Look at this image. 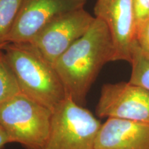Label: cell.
<instances>
[{
    "mask_svg": "<svg viewBox=\"0 0 149 149\" xmlns=\"http://www.w3.org/2000/svg\"><path fill=\"white\" fill-rule=\"evenodd\" d=\"M110 61H115L111 33L106 24L95 17L87 32L55 61L53 66L66 97L84 106L100 70Z\"/></svg>",
    "mask_w": 149,
    "mask_h": 149,
    "instance_id": "cell-1",
    "label": "cell"
},
{
    "mask_svg": "<svg viewBox=\"0 0 149 149\" xmlns=\"http://www.w3.org/2000/svg\"><path fill=\"white\" fill-rule=\"evenodd\" d=\"M102 124L88 109L66 97L53 110L44 149H95Z\"/></svg>",
    "mask_w": 149,
    "mask_h": 149,
    "instance_id": "cell-4",
    "label": "cell"
},
{
    "mask_svg": "<svg viewBox=\"0 0 149 149\" xmlns=\"http://www.w3.org/2000/svg\"><path fill=\"white\" fill-rule=\"evenodd\" d=\"M53 111L22 93L0 105V124L11 143L26 149H44Z\"/></svg>",
    "mask_w": 149,
    "mask_h": 149,
    "instance_id": "cell-3",
    "label": "cell"
},
{
    "mask_svg": "<svg viewBox=\"0 0 149 149\" xmlns=\"http://www.w3.org/2000/svg\"><path fill=\"white\" fill-rule=\"evenodd\" d=\"M86 0H22L8 43L29 42L46 24L60 15L84 8Z\"/></svg>",
    "mask_w": 149,
    "mask_h": 149,
    "instance_id": "cell-8",
    "label": "cell"
},
{
    "mask_svg": "<svg viewBox=\"0 0 149 149\" xmlns=\"http://www.w3.org/2000/svg\"><path fill=\"white\" fill-rule=\"evenodd\" d=\"M22 3V0H0V48L8 43Z\"/></svg>",
    "mask_w": 149,
    "mask_h": 149,
    "instance_id": "cell-11",
    "label": "cell"
},
{
    "mask_svg": "<svg viewBox=\"0 0 149 149\" xmlns=\"http://www.w3.org/2000/svg\"><path fill=\"white\" fill-rule=\"evenodd\" d=\"M95 113L100 118H117L149 124V91L129 81L105 84Z\"/></svg>",
    "mask_w": 149,
    "mask_h": 149,
    "instance_id": "cell-6",
    "label": "cell"
},
{
    "mask_svg": "<svg viewBox=\"0 0 149 149\" xmlns=\"http://www.w3.org/2000/svg\"><path fill=\"white\" fill-rule=\"evenodd\" d=\"M133 4L137 29L149 19V0H133Z\"/></svg>",
    "mask_w": 149,
    "mask_h": 149,
    "instance_id": "cell-14",
    "label": "cell"
},
{
    "mask_svg": "<svg viewBox=\"0 0 149 149\" xmlns=\"http://www.w3.org/2000/svg\"><path fill=\"white\" fill-rule=\"evenodd\" d=\"M95 19L84 8L68 11L46 24L29 42L53 65L68 48L87 32Z\"/></svg>",
    "mask_w": 149,
    "mask_h": 149,
    "instance_id": "cell-5",
    "label": "cell"
},
{
    "mask_svg": "<svg viewBox=\"0 0 149 149\" xmlns=\"http://www.w3.org/2000/svg\"><path fill=\"white\" fill-rule=\"evenodd\" d=\"M19 93L15 77L6 59L3 48H0V105Z\"/></svg>",
    "mask_w": 149,
    "mask_h": 149,
    "instance_id": "cell-12",
    "label": "cell"
},
{
    "mask_svg": "<svg viewBox=\"0 0 149 149\" xmlns=\"http://www.w3.org/2000/svg\"><path fill=\"white\" fill-rule=\"evenodd\" d=\"M8 144H11L10 139L6 130L0 124V149H4Z\"/></svg>",
    "mask_w": 149,
    "mask_h": 149,
    "instance_id": "cell-15",
    "label": "cell"
},
{
    "mask_svg": "<svg viewBox=\"0 0 149 149\" xmlns=\"http://www.w3.org/2000/svg\"><path fill=\"white\" fill-rule=\"evenodd\" d=\"M95 17L109 29L115 49V61L130 62L136 42V19L133 0H97Z\"/></svg>",
    "mask_w": 149,
    "mask_h": 149,
    "instance_id": "cell-7",
    "label": "cell"
},
{
    "mask_svg": "<svg viewBox=\"0 0 149 149\" xmlns=\"http://www.w3.org/2000/svg\"><path fill=\"white\" fill-rule=\"evenodd\" d=\"M130 64L131 73L128 81L149 91V55L141 51L136 42Z\"/></svg>",
    "mask_w": 149,
    "mask_h": 149,
    "instance_id": "cell-10",
    "label": "cell"
},
{
    "mask_svg": "<svg viewBox=\"0 0 149 149\" xmlns=\"http://www.w3.org/2000/svg\"><path fill=\"white\" fill-rule=\"evenodd\" d=\"M136 43L141 51L149 55V19L137 27Z\"/></svg>",
    "mask_w": 149,
    "mask_h": 149,
    "instance_id": "cell-13",
    "label": "cell"
},
{
    "mask_svg": "<svg viewBox=\"0 0 149 149\" xmlns=\"http://www.w3.org/2000/svg\"><path fill=\"white\" fill-rule=\"evenodd\" d=\"M95 149H149V124L107 118L99 131Z\"/></svg>",
    "mask_w": 149,
    "mask_h": 149,
    "instance_id": "cell-9",
    "label": "cell"
},
{
    "mask_svg": "<svg viewBox=\"0 0 149 149\" xmlns=\"http://www.w3.org/2000/svg\"><path fill=\"white\" fill-rule=\"evenodd\" d=\"M3 51L19 92L51 111L66 98L58 74L31 42L7 43Z\"/></svg>",
    "mask_w": 149,
    "mask_h": 149,
    "instance_id": "cell-2",
    "label": "cell"
}]
</instances>
